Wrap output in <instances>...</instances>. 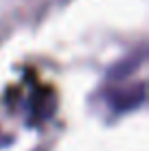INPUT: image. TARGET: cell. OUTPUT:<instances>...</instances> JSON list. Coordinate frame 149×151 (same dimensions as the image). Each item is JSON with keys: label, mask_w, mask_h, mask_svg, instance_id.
Listing matches in <instances>:
<instances>
[{"label": "cell", "mask_w": 149, "mask_h": 151, "mask_svg": "<svg viewBox=\"0 0 149 151\" xmlns=\"http://www.w3.org/2000/svg\"><path fill=\"white\" fill-rule=\"evenodd\" d=\"M143 101H145V86L143 83L119 88V90H114L110 94V105L114 110H121V112L134 110V107L143 105Z\"/></svg>", "instance_id": "obj_1"}]
</instances>
